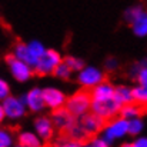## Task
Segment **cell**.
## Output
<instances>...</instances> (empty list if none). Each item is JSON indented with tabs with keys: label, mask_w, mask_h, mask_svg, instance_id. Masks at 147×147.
<instances>
[{
	"label": "cell",
	"mask_w": 147,
	"mask_h": 147,
	"mask_svg": "<svg viewBox=\"0 0 147 147\" xmlns=\"http://www.w3.org/2000/svg\"><path fill=\"white\" fill-rule=\"evenodd\" d=\"M92 104V94L90 90H87L86 87L76 92L73 96L66 98L64 107L74 116V117H80L84 113H87V110L90 109Z\"/></svg>",
	"instance_id": "1"
},
{
	"label": "cell",
	"mask_w": 147,
	"mask_h": 147,
	"mask_svg": "<svg viewBox=\"0 0 147 147\" xmlns=\"http://www.w3.org/2000/svg\"><path fill=\"white\" fill-rule=\"evenodd\" d=\"M120 107L121 106L114 98V96L110 98H104V100H92V104H90V109L93 110V113L104 119L106 121L114 119V116L120 111Z\"/></svg>",
	"instance_id": "2"
},
{
	"label": "cell",
	"mask_w": 147,
	"mask_h": 147,
	"mask_svg": "<svg viewBox=\"0 0 147 147\" xmlns=\"http://www.w3.org/2000/svg\"><path fill=\"white\" fill-rule=\"evenodd\" d=\"M60 61H61V57L56 50H45V53L39 57V60L34 66L36 74L45 76V74L53 73V70L56 69V66Z\"/></svg>",
	"instance_id": "3"
},
{
	"label": "cell",
	"mask_w": 147,
	"mask_h": 147,
	"mask_svg": "<svg viewBox=\"0 0 147 147\" xmlns=\"http://www.w3.org/2000/svg\"><path fill=\"white\" fill-rule=\"evenodd\" d=\"M6 61L10 67V71L13 74V77L19 82H26L33 76V70L29 64H26L24 61L19 60L14 54H7L6 56Z\"/></svg>",
	"instance_id": "4"
},
{
	"label": "cell",
	"mask_w": 147,
	"mask_h": 147,
	"mask_svg": "<svg viewBox=\"0 0 147 147\" xmlns=\"http://www.w3.org/2000/svg\"><path fill=\"white\" fill-rule=\"evenodd\" d=\"M79 123L82 126V129L84 130V133L89 137L96 136L98 131H101L106 126V120L101 119L100 116L94 114V113H84L83 116H80Z\"/></svg>",
	"instance_id": "5"
},
{
	"label": "cell",
	"mask_w": 147,
	"mask_h": 147,
	"mask_svg": "<svg viewBox=\"0 0 147 147\" xmlns=\"http://www.w3.org/2000/svg\"><path fill=\"white\" fill-rule=\"evenodd\" d=\"M104 139L111 143L113 140L121 139L123 136L127 134V120L123 117L119 119H113L109 124L104 126Z\"/></svg>",
	"instance_id": "6"
},
{
	"label": "cell",
	"mask_w": 147,
	"mask_h": 147,
	"mask_svg": "<svg viewBox=\"0 0 147 147\" xmlns=\"http://www.w3.org/2000/svg\"><path fill=\"white\" fill-rule=\"evenodd\" d=\"M3 110H4V116L11 119V120H16V119H20L24 116L26 113V106L24 103L17 97H13V96H7V97L3 100Z\"/></svg>",
	"instance_id": "7"
},
{
	"label": "cell",
	"mask_w": 147,
	"mask_h": 147,
	"mask_svg": "<svg viewBox=\"0 0 147 147\" xmlns=\"http://www.w3.org/2000/svg\"><path fill=\"white\" fill-rule=\"evenodd\" d=\"M76 121V117L66 109V107H59L53 110L51 114V123L54 127H57L61 133H66L67 129Z\"/></svg>",
	"instance_id": "8"
},
{
	"label": "cell",
	"mask_w": 147,
	"mask_h": 147,
	"mask_svg": "<svg viewBox=\"0 0 147 147\" xmlns=\"http://www.w3.org/2000/svg\"><path fill=\"white\" fill-rule=\"evenodd\" d=\"M103 80H104V74L96 67H86L80 70L79 83L83 84V87H94Z\"/></svg>",
	"instance_id": "9"
},
{
	"label": "cell",
	"mask_w": 147,
	"mask_h": 147,
	"mask_svg": "<svg viewBox=\"0 0 147 147\" xmlns=\"http://www.w3.org/2000/svg\"><path fill=\"white\" fill-rule=\"evenodd\" d=\"M42 92H43L45 104L49 106V107H51L53 110L64 106V103H66V96H64L63 92H60V90H57V89H46V90H42Z\"/></svg>",
	"instance_id": "10"
},
{
	"label": "cell",
	"mask_w": 147,
	"mask_h": 147,
	"mask_svg": "<svg viewBox=\"0 0 147 147\" xmlns=\"http://www.w3.org/2000/svg\"><path fill=\"white\" fill-rule=\"evenodd\" d=\"M147 111V107H144L143 104H140V103H133V101H130V103H126V104H123L121 107H120V117H123V119H126V120H130V119H136V117H140L142 114H144Z\"/></svg>",
	"instance_id": "11"
},
{
	"label": "cell",
	"mask_w": 147,
	"mask_h": 147,
	"mask_svg": "<svg viewBox=\"0 0 147 147\" xmlns=\"http://www.w3.org/2000/svg\"><path fill=\"white\" fill-rule=\"evenodd\" d=\"M24 103L32 111H40L45 109V100H43V92L40 89H33L24 96Z\"/></svg>",
	"instance_id": "12"
},
{
	"label": "cell",
	"mask_w": 147,
	"mask_h": 147,
	"mask_svg": "<svg viewBox=\"0 0 147 147\" xmlns=\"http://www.w3.org/2000/svg\"><path fill=\"white\" fill-rule=\"evenodd\" d=\"M34 129H36V133L37 136L42 139V140H50L51 136H53V123L51 120L47 117H39L34 120Z\"/></svg>",
	"instance_id": "13"
},
{
	"label": "cell",
	"mask_w": 147,
	"mask_h": 147,
	"mask_svg": "<svg viewBox=\"0 0 147 147\" xmlns=\"http://www.w3.org/2000/svg\"><path fill=\"white\" fill-rule=\"evenodd\" d=\"M14 56H16L19 60H22V61H24L26 64H29L30 67H34L36 63H37V60H39V59H36V57L32 54L29 46L24 45V43H22V42H17V43L14 45Z\"/></svg>",
	"instance_id": "14"
},
{
	"label": "cell",
	"mask_w": 147,
	"mask_h": 147,
	"mask_svg": "<svg viewBox=\"0 0 147 147\" xmlns=\"http://www.w3.org/2000/svg\"><path fill=\"white\" fill-rule=\"evenodd\" d=\"M19 146L22 147H42V139L30 131H23L17 137Z\"/></svg>",
	"instance_id": "15"
},
{
	"label": "cell",
	"mask_w": 147,
	"mask_h": 147,
	"mask_svg": "<svg viewBox=\"0 0 147 147\" xmlns=\"http://www.w3.org/2000/svg\"><path fill=\"white\" fill-rule=\"evenodd\" d=\"M114 98L119 101L120 106L133 101L131 89H129L127 86H119V87H114Z\"/></svg>",
	"instance_id": "16"
},
{
	"label": "cell",
	"mask_w": 147,
	"mask_h": 147,
	"mask_svg": "<svg viewBox=\"0 0 147 147\" xmlns=\"http://www.w3.org/2000/svg\"><path fill=\"white\" fill-rule=\"evenodd\" d=\"M133 24V30L137 36H146L147 34V13L143 11L140 16H137V19H134L131 22Z\"/></svg>",
	"instance_id": "17"
},
{
	"label": "cell",
	"mask_w": 147,
	"mask_h": 147,
	"mask_svg": "<svg viewBox=\"0 0 147 147\" xmlns=\"http://www.w3.org/2000/svg\"><path fill=\"white\" fill-rule=\"evenodd\" d=\"M143 130V121L140 117L127 120V133L131 136H139Z\"/></svg>",
	"instance_id": "18"
},
{
	"label": "cell",
	"mask_w": 147,
	"mask_h": 147,
	"mask_svg": "<svg viewBox=\"0 0 147 147\" xmlns=\"http://www.w3.org/2000/svg\"><path fill=\"white\" fill-rule=\"evenodd\" d=\"M131 94H133V101L140 103L144 107H147V87H143V86L136 87L131 90Z\"/></svg>",
	"instance_id": "19"
},
{
	"label": "cell",
	"mask_w": 147,
	"mask_h": 147,
	"mask_svg": "<svg viewBox=\"0 0 147 147\" xmlns=\"http://www.w3.org/2000/svg\"><path fill=\"white\" fill-rule=\"evenodd\" d=\"M53 73L57 77H60V79H70V76H71V70H70V67L64 61H60L56 66V69L53 70Z\"/></svg>",
	"instance_id": "20"
},
{
	"label": "cell",
	"mask_w": 147,
	"mask_h": 147,
	"mask_svg": "<svg viewBox=\"0 0 147 147\" xmlns=\"http://www.w3.org/2000/svg\"><path fill=\"white\" fill-rule=\"evenodd\" d=\"M13 144V133L9 129L0 127V147H11Z\"/></svg>",
	"instance_id": "21"
},
{
	"label": "cell",
	"mask_w": 147,
	"mask_h": 147,
	"mask_svg": "<svg viewBox=\"0 0 147 147\" xmlns=\"http://www.w3.org/2000/svg\"><path fill=\"white\" fill-rule=\"evenodd\" d=\"M64 63L70 67L71 71H80V70L84 67V61H83V60L76 59V57H71V56L66 57V59H64Z\"/></svg>",
	"instance_id": "22"
},
{
	"label": "cell",
	"mask_w": 147,
	"mask_h": 147,
	"mask_svg": "<svg viewBox=\"0 0 147 147\" xmlns=\"http://www.w3.org/2000/svg\"><path fill=\"white\" fill-rule=\"evenodd\" d=\"M144 10L140 7V6H134V7H130L126 13H124V19L129 22V23H131L134 19H137V16H140L142 13H143Z\"/></svg>",
	"instance_id": "23"
},
{
	"label": "cell",
	"mask_w": 147,
	"mask_h": 147,
	"mask_svg": "<svg viewBox=\"0 0 147 147\" xmlns=\"http://www.w3.org/2000/svg\"><path fill=\"white\" fill-rule=\"evenodd\" d=\"M9 94H10V87H9L7 82L0 79V100H4Z\"/></svg>",
	"instance_id": "24"
},
{
	"label": "cell",
	"mask_w": 147,
	"mask_h": 147,
	"mask_svg": "<svg viewBox=\"0 0 147 147\" xmlns=\"http://www.w3.org/2000/svg\"><path fill=\"white\" fill-rule=\"evenodd\" d=\"M54 147H80V143L79 142H76V140H71V139H64V140H61L60 143H57Z\"/></svg>",
	"instance_id": "25"
},
{
	"label": "cell",
	"mask_w": 147,
	"mask_h": 147,
	"mask_svg": "<svg viewBox=\"0 0 147 147\" xmlns=\"http://www.w3.org/2000/svg\"><path fill=\"white\" fill-rule=\"evenodd\" d=\"M92 146L93 147H110V143L104 137H93L92 139Z\"/></svg>",
	"instance_id": "26"
},
{
	"label": "cell",
	"mask_w": 147,
	"mask_h": 147,
	"mask_svg": "<svg viewBox=\"0 0 147 147\" xmlns=\"http://www.w3.org/2000/svg\"><path fill=\"white\" fill-rule=\"evenodd\" d=\"M137 80L139 83L143 86V87H147V67H142L139 74H137Z\"/></svg>",
	"instance_id": "27"
},
{
	"label": "cell",
	"mask_w": 147,
	"mask_h": 147,
	"mask_svg": "<svg viewBox=\"0 0 147 147\" xmlns=\"http://www.w3.org/2000/svg\"><path fill=\"white\" fill-rule=\"evenodd\" d=\"M104 64H106V70H107V71H114V70L119 67L117 59H114V57H109Z\"/></svg>",
	"instance_id": "28"
},
{
	"label": "cell",
	"mask_w": 147,
	"mask_h": 147,
	"mask_svg": "<svg viewBox=\"0 0 147 147\" xmlns=\"http://www.w3.org/2000/svg\"><path fill=\"white\" fill-rule=\"evenodd\" d=\"M131 144H133V147H147V137H139Z\"/></svg>",
	"instance_id": "29"
},
{
	"label": "cell",
	"mask_w": 147,
	"mask_h": 147,
	"mask_svg": "<svg viewBox=\"0 0 147 147\" xmlns=\"http://www.w3.org/2000/svg\"><path fill=\"white\" fill-rule=\"evenodd\" d=\"M4 117H6V116H4V110H3V106L0 104V124H1V121L4 120Z\"/></svg>",
	"instance_id": "30"
},
{
	"label": "cell",
	"mask_w": 147,
	"mask_h": 147,
	"mask_svg": "<svg viewBox=\"0 0 147 147\" xmlns=\"http://www.w3.org/2000/svg\"><path fill=\"white\" fill-rule=\"evenodd\" d=\"M120 147H133V144H131V143H123Z\"/></svg>",
	"instance_id": "31"
},
{
	"label": "cell",
	"mask_w": 147,
	"mask_h": 147,
	"mask_svg": "<svg viewBox=\"0 0 147 147\" xmlns=\"http://www.w3.org/2000/svg\"><path fill=\"white\" fill-rule=\"evenodd\" d=\"M80 147H93L92 144H80Z\"/></svg>",
	"instance_id": "32"
},
{
	"label": "cell",
	"mask_w": 147,
	"mask_h": 147,
	"mask_svg": "<svg viewBox=\"0 0 147 147\" xmlns=\"http://www.w3.org/2000/svg\"><path fill=\"white\" fill-rule=\"evenodd\" d=\"M16 147H22V146H16Z\"/></svg>",
	"instance_id": "33"
}]
</instances>
